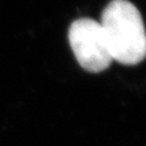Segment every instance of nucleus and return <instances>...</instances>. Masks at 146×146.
<instances>
[{"label":"nucleus","instance_id":"f257e3e1","mask_svg":"<svg viewBox=\"0 0 146 146\" xmlns=\"http://www.w3.org/2000/svg\"><path fill=\"white\" fill-rule=\"evenodd\" d=\"M100 24L113 61L135 65L144 60L145 27L140 11L133 3L128 0L110 1L102 13Z\"/></svg>","mask_w":146,"mask_h":146},{"label":"nucleus","instance_id":"f03ea898","mask_svg":"<svg viewBox=\"0 0 146 146\" xmlns=\"http://www.w3.org/2000/svg\"><path fill=\"white\" fill-rule=\"evenodd\" d=\"M68 40L80 66L90 73L103 72L113 62L99 22L91 19L74 21L69 27Z\"/></svg>","mask_w":146,"mask_h":146}]
</instances>
